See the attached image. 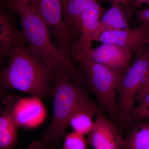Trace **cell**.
I'll use <instances>...</instances> for the list:
<instances>
[{
  "label": "cell",
  "mask_w": 149,
  "mask_h": 149,
  "mask_svg": "<svg viewBox=\"0 0 149 149\" xmlns=\"http://www.w3.org/2000/svg\"><path fill=\"white\" fill-rule=\"evenodd\" d=\"M7 58V65L0 72L1 91L16 89L37 98L51 95L55 75L26 38L16 43Z\"/></svg>",
  "instance_id": "cell-1"
},
{
  "label": "cell",
  "mask_w": 149,
  "mask_h": 149,
  "mask_svg": "<svg viewBox=\"0 0 149 149\" xmlns=\"http://www.w3.org/2000/svg\"><path fill=\"white\" fill-rule=\"evenodd\" d=\"M19 17L27 42L51 68L55 75H63L90 89L88 79L69 55L52 42L48 27L39 13L29 6H10Z\"/></svg>",
  "instance_id": "cell-2"
},
{
  "label": "cell",
  "mask_w": 149,
  "mask_h": 149,
  "mask_svg": "<svg viewBox=\"0 0 149 149\" xmlns=\"http://www.w3.org/2000/svg\"><path fill=\"white\" fill-rule=\"evenodd\" d=\"M87 89L68 77L55 75L51 93L53 112L50 123L40 140L32 142L27 149H57L73 115L91 101Z\"/></svg>",
  "instance_id": "cell-3"
},
{
  "label": "cell",
  "mask_w": 149,
  "mask_h": 149,
  "mask_svg": "<svg viewBox=\"0 0 149 149\" xmlns=\"http://www.w3.org/2000/svg\"><path fill=\"white\" fill-rule=\"evenodd\" d=\"M149 70V47H144L136 52L133 63L123 74L118 85V114L121 120L125 123L131 120L136 94Z\"/></svg>",
  "instance_id": "cell-4"
},
{
  "label": "cell",
  "mask_w": 149,
  "mask_h": 149,
  "mask_svg": "<svg viewBox=\"0 0 149 149\" xmlns=\"http://www.w3.org/2000/svg\"><path fill=\"white\" fill-rule=\"evenodd\" d=\"M90 90L111 116L118 113L117 94L122 75L101 64L86 59L80 63Z\"/></svg>",
  "instance_id": "cell-5"
},
{
  "label": "cell",
  "mask_w": 149,
  "mask_h": 149,
  "mask_svg": "<svg viewBox=\"0 0 149 149\" xmlns=\"http://www.w3.org/2000/svg\"><path fill=\"white\" fill-rule=\"evenodd\" d=\"M39 13L48 27L53 31L62 50L71 57L72 38L65 26L61 0H32L29 5Z\"/></svg>",
  "instance_id": "cell-6"
},
{
  "label": "cell",
  "mask_w": 149,
  "mask_h": 149,
  "mask_svg": "<svg viewBox=\"0 0 149 149\" xmlns=\"http://www.w3.org/2000/svg\"><path fill=\"white\" fill-rule=\"evenodd\" d=\"M105 9L97 2L88 6L79 19V40L72 46L71 58L74 63H81L86 59L87 52L91 48L93 37Z\"/></svg>",
  "instance_id": "cell-7"
},
{
  "label": "cell",
  "mask_w": 149,
  "mask_h": 149,
  "mask_svg": "<svg viewBox=\"0 0 149 149\" xmlns=\"http://www.w3.org/2000/svg\"><path fill=\"white\" fill-rule=\"evenodd\" d=\"M131 57V52L127 49L113 44L103 43L97 47L88 50L86 59L123 75L127 69Z\"/></svg>",
  "instance_id": "cell-8"
},
{
  "label": "cell",
  "mask_w": 149,
  "mask_h": 149,
  "mask_svg": "<svg viewBox=\"0 0 149 149\" xmlns=\"http://www.w3.org/2000/svg\"><path fill=\"white\" fill-rule=\"evenodd\" d=\"M149 40V27L141 24L133 29L104 32L97 41L113 44L136 53L148 45Z\"/></svg>",
  "instance_id": "cell-9"
},
{
  "label": "cell",
  "mask_w": 149,
  "mask_h": 149,
  "mask_svg": "<svg viewBox=\"0 0 149 149\" xmlns=\"http://www.w3.org/2000/svg\"><path fill=\"white\" fill-rule=\"evenodd\" d=\"M87 141L94 149H123L125 142L112 122L100 113Z\"/></svg>",
  "instance_id": "cell-10"
},
{
  "label": "cell",
  "mask_w": 149,
  "mask_h": 149,
  "mask_svg": "<svg viewBox=\"0 0 149 149\" xmlns=\"http://www.w3.org/2000/svg\"><path fill=\"white\" fill-rule=\"evenodd\" d=\"M0 110V149H13L17 139L18 123L15 109L17 100L9 95L3 99Z\"/></svg>",
  "instance_id": "cell-11"
},
{
  "label": "cell",
  "mask_w": 149,
  "mask_h": 149,
  "mask_svg": "<svg viewBox=\"0 0 149 149\" xmlns=\"http://www.w3.org/2000/svg\"><path fill=\"white\" fill-rule=\"evenodd\" d=\"M125 4L113 3L111 7L104 13L94 34L93 41H97L104 32L129 28L128 20L131 9Z\"/></svg>",
  "instance_id": "cell-12"
},
{
  "label": "cell",
  "mask_w": 149,
  "mask_h": 149,
  "mask_svg": "<svg viewBox=\"0 0 149 149\" xmlns=\"http://www.w3.org/2000/svg\"><path fill=\"white\" fill-rule=\"evenodd\" d=\"M26 38L23 30L19 31L10 14L0 10V59L1 62L17 43Z\"/></svg>",
  "instance_id": "cell-13"
},
{
  "label": "cell",
  "mask_w": 149,
  "mask_h": 149,
  "mask_svg": "<svg viewBox=\"0 0 149 149\" xmlns=\"http://www.w3.org/2000/svg\"><path fill=\"white\" fill-rule=\"evenodd\" d=\"M100 113L97 106L90 101L80 107L71 117L69 125L75 132L82 135H88L95 124L93 117Z\"/></svg>",
  "instance_id": "cell-14"
},
{
  "label": "cell",
  "mask_w": 149,
  "mask_h": 149,
  "mask_svg": "<svg viewBox=\"0 0 149 149\" xmlns=\"http://www.w3.org/2000/svg\"><path fill=\"white\" fill-rule=\"evenodd\" d=\"M101 0H69L63 11L65 26L72 39L80 35L79 19L85 9L95 2Z\"/></svg>",
  "instance_id": "cell-15"
},
{
  "label": "cell",
  "mask_w": 149,
  "mask_h": 149,
  "mask_svg": "<svg viewBox=\"0 0 149 149\" xmlns=\"http://www.w3.org/2000/svg\"><path fill=\"white\" fill-rule=\"evenodd\" d=\"M125 141L123 149H149V126H141L137 128Z\"/></svg>",
  "instance_id": "cell-16"
},
{
  "label": "cell",
  "mask_w": 149,
  "mask_h": 149,
  "mask_svg": "<svg viewBox=\"0 0 149 149\" xmlns=\"http://www.w3.org/2000/svg\"><path fill=\"white\" fill-rule=\"evenodd\" d=\"M88 144L84 135L73 131L65 136L62 149H87Z\"/></svg>",
  "instance_id": "cell-17"
},
{
  "label": "cell",
  "mask_w": 149,
  "mask_h": 149,
  "mask_svg": "<svg viewBox=\"0 0 149 149\" xmlns=\"http://www.w3.org/2000/svg\"><path fill=\"white\" fill-rule=\"evenodd\" d=\"M139 102L133 110L132 117L139 119L149 118V93Z\"/></svg>",
  "instance_id": "cell-18"
},
{
  "label": "cell",
  "mask_w": 149,
  "mask_h": 149,
  "mask_svg": "<svg viewBox=\"0 0 149 149\" xmlns=\"http://www.w3.org/2000/svg\"><path fill=\"white\" fill-rule=\"evenodd\" d=\"M149 93V70L143 82L139 89L136 96V99L141 101L146 95Z\"/></svg>",
  "instance_id": "cell-19"
},
{
  "label": "cell",
  "mask_w": 149,
  "mask_h": 149,
  "mask_svg": "<svg viewBox=\"0 0 149 149\" xmlns=\"http://www.w3.org/2000/svg\"><path fill=\"white\" fill-rule=\"evenodd\" d=\"M136 20L149 27V8L136 11Z\"/></svg>",
  "instance_id": "cell-20"
},
{
  "label": "cell",
  "mask_w": 149,
  "mask_h": 149,
  "mask_svg": "<svg viewBox=\"0 0 149 149\" xmlns=\"http://www.w3.org/2000/svg\"><path fill=\"white\" fill-rule=\"evenodd\" d=\"M32 0H10V6H28Z\"/></svg>",
  "instance_id": "cell-21"
},
{
  "label": "cell",
  "mask_w": 149,
  "mask_h": 149,
  "mask_svg": "<svg viewBox=\"0 0 149 149\" xmlns=\"http://www.w3.org/2000/svg\"><path fill=\"white\" fill-rule=\"evenodd\" d=\"M110 1L112 3H118L127 4L128 0H108Z\"/></svg>",
  "instance_id": "cell-22"
},
{
  "label": "cell",
  "mask_w": 149,
  "mask_h": 149,
  "mask_svg": "<svg viewBox=\"0 0 149 149\" xmlns=\"http://www.w3.org/2000/svg\"><path fill=\"white\" fill-rule=\"evenodd\" d=\"M61 1L62 4L63 11L66 8L67 5L69 0H61Z\"/></svg>",
  "instance_id": "cell-23"
},
{
  "label": "cell",
  "mask_w": 149,
  "mask_h": 149,
  "mask_svg": "<svg viewBox=\"0 0 149 149\" xmlns=\"http://www.w3.org/2000/svg\"><path fill=\"white\" fill-rule=\"evenodd\" d=\"M135 1L138 5L140 6L142 5L143 3H145L147 0H133Z\"/></svg>",
  "instance_id": "cell-24"
},
{
  "label": "cell",
  "mask_w": 149,
  "mask_h": 149,
  "mask_svg": "<svg viewBox=\"0 0 149 149\" xmlns=\"http://www.w3.org/2000/svg\"><path fill=\"white\" fill-rule=\"evenodd\" d=\"M145 3H146V4L148 5L149 6V0H147Z\"/></svg>",
  "instance_id": "cell-25"
},
{
  "label": "cell",
  "mask_w": 149,
  "mask_h": 149,
  "mask_svg": "<svg viewBox=\"0 0 149 149\" xmlns=\"http://www.w3.org/2000/svg\"><path fill=\"white\" fill-rule=\"evenodd\" d=\"M148 45H149V40L148 42Z\"/></svg>",
  "instance_id": "cell-26"
}]
</instances>
